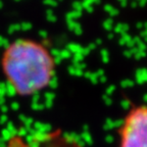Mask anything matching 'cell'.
I'll use <instances>...</instances> for the list:
<instances>
[{
  "label": "cell",
  "mask_w": 147,
  "mask_h": 147,
  "mask_svg": "<svg viewBox=\"0 0 147 147\" xmlns=\"http://www.w3.org/2000/svg\"><path fill=\"white\" fill-rule=\"evenodd\" d=\"M0 69L10 91L18 97L29 98L52 84L56 60L43 42L32 38H18L3 48Z\"/></svg>",
  "instance_id": "1"
},
{
  "label": "cell",
  "mask_w": 147,
  "mask_h": 147,
  "mask_svg": "<svg viewBox=\"0 0 147 147\" xmlns=\"http://www.w3.org/2000/svg\"><path fill=\"white\" fill-rule=\"evenodd\" d=\"M35 147H79L73 138L60 132H51L42 136L35 143Z\"/></svg>",
  "instance_id": "3"
},
{
  "label": "cell",
  "mask_w": 147,
  "mask_h": 147,
  "mask_svg": "<svg viewBox=\"0 0 147 147\" xmlns=\"http://www.w3.org/2000/svg\"><path fill=\"white\" fill-rule=\"evenodd\" d=\"M117 133V147H147V104L130 108Z\"/></svg>",
  "instance_id": "2"
}]
</instances>
